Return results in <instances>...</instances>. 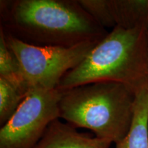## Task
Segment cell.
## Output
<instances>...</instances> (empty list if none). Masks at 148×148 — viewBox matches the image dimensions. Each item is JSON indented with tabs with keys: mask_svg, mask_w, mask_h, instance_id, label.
I'll return each instance as SVG.
<instances>
[{
	"mask_svg": "<svg viewBox=\"0 0 148 148\" xmlns=\"http://www.w3.org/2000/svg\"><path fill=\"white\" fill-rule=\"evenodd\" d=\"M0 27L29 45L71 47L108 34L78 0H1Z\"/></svg>",
	"mask_w": 148,
	"mask_h": 148,
	"instance_id": "cell-1",
	"label": "cell"
},
{
	"mask_svg": "<svg viewBox=\"0 0 148 148\" xmlns=\"http://www.w3.org/2000/svg\"><path fill=\"white\" fill-rule=\"evenodd\" d=\"M97 82L120 83L135 95L148 86V32L114 27L57 86L64 91Z\"/></svg>",
	"mask_w": 148,
	"mask_h": 148,
	"instance_id": "cell-2",
	"label": "cell"
},
{
	"mask_svg": "<svg viewBox=\"0 0 148 148\" xmlns=\"http://www.w3.org/2000/svg\"><path fill=\"white\" fill-rule=\"evenodd\" d=\"M62 92L60 119L75 128L91 130L95 136L117 143L130 128L136 95L120 83L97 82Z\"/></svg>",
	"mask_w": 148,
	"mask_h": 148,
	"instance_id": "cell-3",
	"label": "cell"
},
{
	"mask_svg": "<svg viewBox=\"0 0 148 148\" xmlns=\"http://www.w3.org/2000/svg\"><path fill=\"white\" fill-rule=\"evenodd\" d=\"M0 29L21 64L30 90L56 88L64 75L76 67L98 42H83L71 47H40L25 43Z\"/></svg>",
	"mask_w": 148,
	"mask_h": 148,
	"instance_id": "cell-4",
	"label": "cell"
},
{
	"mask_svg": "<svg viewBox=\"0 0 148 148\" xmlns=\"http://www.w3.org/2000/svg\"><path fill=\"white\" fill-rule=\"evenodd\" d=\"M62 92L34 88L0 129V148H33L51 122L60 119Z\"/></svg>",
	"mask_w": 148,
	"mask_h": 148,
	"instance_id": "cell-5",
	"label": "cell"
},
{
	"mask_svg": "<svg viewBox=\"0 0 148 148\" xmlns=\"http://www.w3.org/2000/svg\"><path fill=\"white\" fill-rule=\"evenodd\" d=\"M107 140L79 132L60 119L51 122L41 139L33 148H110Z\"/></svg>",
	"mask_w": 148,
	"mask_h": 148,
	"instance_id": "cell-6",
	"label": "cell"
},
{
	"mask_svg": "<svg viewBox=\"0 0 148 148\" xmlns=\"http://www.w3.org/2000/svg\"><path fill=\"white\" fill-rule=\"evenodd\" d=\"M114 145V148H148V86L136 95L130 128Z\"/></svg>",
	"mask_w": 148,
	"mask_h": 148,
	"instance_id": "cell-7",
	"label": "cell"
},
{
	"mask_svg": "<svg viewBox=\"0 0 148 148\" xmlns=\"http://www.w3.org/2000/svg\"><path fill=\"white\" fill-rule=\"evenodd\" d=\"M116 25L148 32V0H108Z\"/></svg>",
	"mask_w": 148,
	"mask_h": 148,
	"instance_id": "cell-8",
	"label": "cell"
},
{
	"mask_svg": "<svg viewBox=\"0 0 148 148\" xmlns=\"http://www.w3.org/2000/svg\"><path fill=\"white\" fill-rule=\"evenodd\" d=\"M0 77L14 86L25 97L30 91L23 70L16 58L5 42L3 32L0 29Z\"/></svg>",
	"mask_w": 148,
	"mask_h": 148,
	"instance_id": "cell-9",
	"label": "cell"
},
{
	"mask_svg": "<svg viewBox=\"0 0 148 148\" xmlns=\"http://www.w3.org/2000/svg\"><path fill=\"white\" fill-rule=\"evenodd\" d=\"M10 82L0 77V125L8 122L25 99Z\"/></svg>",
	"mask_w": 148,
	"mask_h": 148,
	"instance_id": "cell-10",
	"label": "cell"
},
{
	"mask_svg": "<svg viewBox=\"0 0 148 148\" xmlns=\"http://www.w3.org/2000/svg\"><path fill=\"white\" fill-rule=\"evenodd\" d=\"M84 9L97 23L103 28L113 29L116 26L108 0H78Z\"/></svg>",
	"mask_w": 148,
	"mask_h": 148,
	"instance_id": "cell-11",
	"label": "cell"
}]
</instances>
